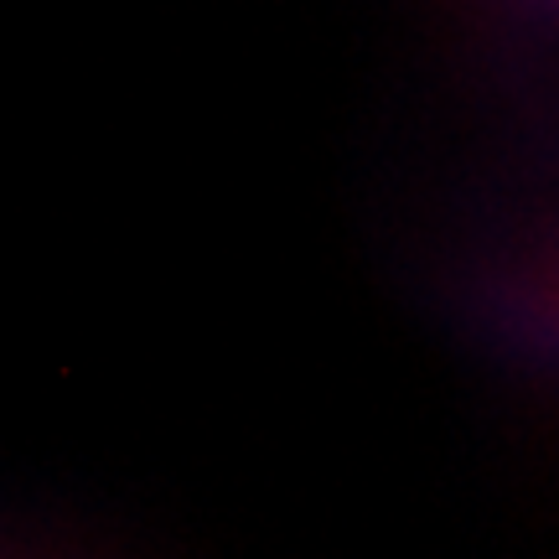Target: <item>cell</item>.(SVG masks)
<instances>
[{
	"instance_id": "6da1fadb",
	"label": "cell",
	"mask_w": 559,
	"mask_h": 559,
	"mask_svg": "<svg viewBox=\"0 0 559 559\" xmlns=\"http://www.w3.org/2000/svg\"><path fill=\"white\" fill-rule=\"evenodd\" d=\"M436 198L430 254L461 321L559 383V88L492 99Z\"/></svg>"
}]
</instances>
